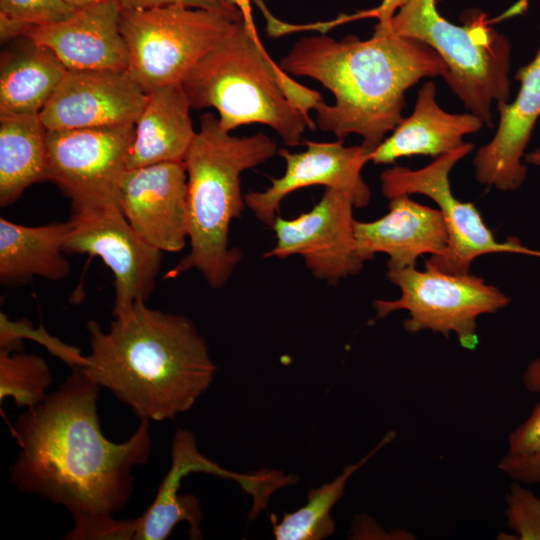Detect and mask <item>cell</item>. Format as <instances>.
Segmentation results:
<instances>
[{"label": "cell", "mask_w": 540, "mask_h": 540, "mask_svg": "<svg viewBox=\"0 0 540 540\" xmlns=\"http://www.w3.org/2000/svg\"><path fill=\"white\" fill-rule=\"evenodd\" d=\"M99 386L76 368L14 426L19 451L12 483L68 510L75 523L113 516L134 490L133 469L151 456L150 421L122 443L107 439L97 412Z\"/></svg>", "instance_id": "obj_1"}, {"label": "cell", "mask_w": 540, "mask_h": 540, "mask_svg": "<svg viewBox=\"0 0 540 540\" xmlns=\"http://www.w3.org/2000/svg\"><path fill=\"white\" fill-rule=\"evenodd\" d=\"M279 66L287 74L317 80L333 94V105L321 100L313 109L319 129L338 140L357 134L371 152L403 119L407 89L447 72L429 45L375 30L367 40L354 35L341 41L326 35L303 37Z\"/></svg>", "instance_id": "obj_2"}, {"label": "cell", "mask_w": 540, "mask_h": 540, "mask_svg": "<svg viewBox=\"0 0 540 540\" xmlns=\"http://www.w3.org/2000/svg\"><path fill=\"white\" fill-rule=\"evenodd\" d=\"M90 353L80 369L141 420L187 412L213 382L217 366L205 338L186 316L139 301L105 332L87 323Z\"/></svg>", "instance_id": "obj_3"}, {"label": "cell", "mask_w": 540, "mask_h": 540, "mask_svg": "<svg viewBox=\"0 0 540 540\" xmlns=\"http://www.w3.org/2000/svg\"><path fill=\"white\" fill-rule=\"evenodd\" d=\"M181 86L191 108L216 109L225 130L264 124L291 147L300 144L306 127L316 128L309 111L323 100L284 72L243 20L190 69Z\"/></svg>", "instance_id": "obj_4"}, {"label": "cell", "mask_w": 540, "mask_h": 540, "mask_svg": "<svg viewBox=\"0 0 540 540\" xmlns=\"http://www.w3.org/2000/svg\"><path fill=\"white\" fill-rule=\"evenodd\" d=\"M277 153V144L266 134L233 136L212 113L201 115L184 159L190 252L166 278L196 269L214 289L227 284L242 258L238 248L229 246L230 224L246 207L240 176Z\"/></svg>", "instance_id": "obj_5"}, {"label": "cell", "mask_w": 540, "mask_h": 540, "mask_svg": "<svg viewBox=\"0 0 540 540\" xmlns=\"http://www.w3.org/2000/svg\"><path fill=\"white\" fill-rule=\"evenodd\" d=\"M482 13L465 25L442 17L435 0H408L375 31L421 41L444 61L443 79L470 112L492 127L493 102H508L511 45Z\"/></svg>", "instance_id": "obj_6"}, {"label": "cell", "mask_w": 540, "mask_h": 540, "mask_svg": "<svg viewBox=\"0 0 540 540\" xmlns=\"http://www.w3.org/2000/svg\"><path fill=\"white\" fill-rule=\"evenodd\" d=\"M239 20L243 18L178 5L122 10L120 30L129 51L128 72L146 94L180 85Z\"/></svg>", "instance_id": "obj_7"}, {"label": "cell", "mask_w": 540, "mask_h": 540, "mask_svg": "<svg viewBox=\"0 0 540 540\" xmlns=\"http://www.w3.org/2000/svg\"><path fill=\"white\" fill-rule=\"evenodd\" d=\"M387 278L400 289L395 300L373 302L378 319L405 310L409 317L404 328L409 333L430 330L446 338L454 333L459 344L474 350L479 344L477 319L493 314L510 303V298L484 278L449 274L435 269L416 267L387 269Z\"/></svg>", "instance_id": "obj_8"}, {"label": "cell", "mask_w": 540, "mask_h": 540, "mask_svg": "<svg viewBox=\"0 0 540 540\" xmlns=\"http://www.w3.org/2000/svg\"><path fill=\"white\" fill-rule=\"evenodd\" d=\"M474 149L471 143L436 157L427 166L411 169L393 166L380 176L381 191L389 200L400 195L421 194L438 206L447 227L449 244L442 256H430L425 268L449 274L470 272L472 262L482 255L515 253L540 258V251L524 246L515 237L505 242L496 239L479 210L470 202L456 198L451 190L452 168Z\"/></svg>", "instance_id": "obj_9"}, {"label": "cell", "mask_w": 540, "mask_h": 540, "mask_svg": "<svg viewBox=\"0 0 540 540\" xmlns=\"http://www.w3.org/2000/svg\"><path fill=\"white\" fill-rule=\"evenodd\" d=\"M135 125L47 130L48 181L71 209L116 206Z\"/></svg>", "instance_id": "obj_10"}, {"label": "cell", "mask_w": 540, "mask_h": 540, "mask_svg": "<svg viewBox=\"0 0 540 540\" xmlns=\"http://www.w3.org/2000/svg\"><path fill=\"white\" fill-rule=\"evenodd\" d=\"M64 241L67 255L102 259L114 276L113 317L128 312L152 294L162 252L144 241L116 206L71 209Z\"/></svg>", "instance_id": "obj_11"}, {"label": "cell", "mask_w": 540, "mask_h": 540, "mask_svg": "<svg viewBox=\"0 0 540 540\" xmlns=\"http://www.w3.org/2000/svg\"><path fill=\"white\" fill-rule=\"evenodd\" d=\"M354 208L349 194L325 188L310 211L294 219L277 216L272 226L276 244L264 257L299 255L316 279L331 285L358 274L365 261L357 251Z\"/></svg>", "instance_id": "obj_12"}, {"label": "cell", "mask_w": 540, "mask_h": 540, "mask_svg": "<svg viewBox=\"0 0 540 540\" xmlns=\"http://www.w3.org/2000/svg\"><path fill=\"white\" fill-rule=\"evenodd\" d=\"M208 473L232 479L251 495L254 505L267 501L273 492V471L240 474L228 471L204 456L198 449L195 435L179 428L171 444V466L161 481L156 496L145 512L126 519L128 540H166L179 522L189 525L191 539H201L202 510L192 494H180L182 479L190 473Z\"/></svg>", "instance_id": "obj_13"}, {"label": "cell", "mask_w": 540, "mask_h": 540, "mask_svg": "<svg viewBox=\"0 0 540 540\" xmlns=\"http://www.w3.org/2000/svg\"><path fill=\"white\" fill-rule=\"evenodd\" d=\"M306 149L292 153L282 148L278 154L285 161V172L271 179V186L263 191H249L246 207L268 227L273 226L282 200L290 193L308 186L321 185L349 194L355 208L366 207L371 199L368 185L361 171L371 153L362 144L345 146L343 140L315 142L305 140Z\"/></svg>", "instance_id": "obj_14"}, {"label": "cell", "mask_w": 540, "mask_h": 540, "mask_svg": "<svg viewBox=\"0 0 540 540\" xmlns=\"http://www.w3.org/2000/svg\"><path fill=\"white\" fill-rule=\"evenodd\" d=\"M146 99L128 70H67L39 117L46 130L135 125Z\"/></svg>", "instance_id": "obj_15"}, {"label": "cell", "mask_w": 540, "mask_h": 540, "mask_svg": "<svg viewBox=\"0 0 540 540\" xmlns=\"http://www.w3.org/2000/svg\"><path fill=\"white\" fill-rule=\"evenodd\" d=\"M188 189L184 162L127 169L120 208L133 229L161 252H178L188 238Z\"/></svg>", "instance_id": "obj_16"}, {"label": "cell", "mask_w": 540, "mask_h": 540, "mask_svg": "<svg viewBox=\"0 0 540 540\" xmlns=\"http://www.w3.org/2000/svg\"><path fill=\"white\" fill-rule=\"evenodd\" d=\"M520 88L512 102H498L494 137L477 151L473 165L480 184L515 191L524 183L526 148L540 119V44L533 59L515 73Z\"/></svg>", "instance_id": "obj_17"}, {"label": "cell", "mask_w": 540, "mask_h": 540, "mask_svg": "<svg viewBox=\"0 0 540 540\" xmlns=\"http://www.w3.org/2000/svg\"><path fill=\"white\" fill-rule=\"evenodd\" d=\"M121 12L117 0H107L78 9L65 20L33 26L23 38L49 49L68 70H128Z\"/></svg>", "instance_id": "obj_18"}, {"label": "cell", "mask_w": 540, "mask_h": 540, "mask_svg": "<svg viewBox=\"0 0 540 540\" xmlns=\"http://www.w3.org/2000/svg\"><path fill=\"white\" fill-rule=\"evenodd\" d=\"M357 251L366 262L377 253L388 256V269L415 267L424 254L442 256L449 236L439 209L420 204L409 195L390 199L388 212L379 219L355 221Z\"/></svg>", "instance_id": "obj_19"}, {"label": "cell", "mask_w": 540, "mask_h": 540, "mask_svg": "<svg viewBox=\"0 0 540 540\" xmlns=\"http://www.w3.org/2000/svg\"><path fill=\"white\" fill-rule=\"evenodd\" d=\"M483 125L471 112L456 114L443 110L436 101L435 84L427 81L418 90L413 112L370 153L369 162L390 164L414 155L436 158L461 147L465 143L463 138L478 132Z\"/></svg>", "instance_id": "obj_20"}, {"label": "cell", "mask_w": 540, "mask_h": 540, "mask_svg": "<svg viewBox=\"0 0 540 540\" xmlns=\"http://www.w3.org/2000/svg\"><path fill=\"white\" fill-rule=\"evenodd\" d=\"M190 109L181 84L163 86L147 94L135 123L127 169L162 162H184L196 134Z\"/></svg>", "instance_id": "obj_21"}, {"label": "cell", "mask_w": 540, "mask_h": 540, "mask_svg": "<svg viewBox=\"0 0 540 540\" xmlns=\"http://www.w3.org/2000/svg\"><path fill=\"white\" fill-rule=\"evenodd\" d=\"M69 223L25 226L0 218V281L7 287L33 277L52 281L69 276L71 266L63 245Z\"/></svg>", "instance_id": "obj_22"}, {"label": "cell", "mask_w": 540, "mask_h": 540, "mask_svg": "<svg viewBox=\"0 0 540 540\" xmlns=\"http://www.w3.org/2000/svg\"><path fill=\"white\" fill-rule=\"evenodd\" d=\"M46 128L39 115L0 116V206L31 185L48 181Z\"/></svg>", "instance_id": "obj_23"}, {"label": "cell", "mask_w": 540, "mask_h": 540, "mask_svg": "<svg viewBox=\"0 0 540 540\" xmlns=\"http://www.w3.org/2000/svg\"><path fill=\"white\" fill-rule=\"evenodd\" d=\"M28 42L2 60L0 116L39 115L68 70L49 49Z\"/></svg>", "instance_id": "obj_24"}, {"label": "cell", "mask_w": 540, "mask_h": 540, "mask_svg": "<svg viewBox=\"0 0 540 540\" xmlns=\"http://www.w3.org/2000/svg\"><path fill=\"white\" fill-rule=\"evenodd\" d=\"M396 434L388 432L383 439L360 461L347 465L333 481L319 488H312L307 502L299 509L284 513L277 521L271 515L273 534L277 540H320L334 533L335 523L331 509L343 496L347 480L380 449L392 442Z\"/></svg>", "instance_id": "obj_25"}, {"label": "cell", "mask_w": 540, "mask_h": 540, "mask_svg": "<svg viewBox=\"0 0 540 540\" xmlns=\"http://www.w3.org/2000/svg\"><path fill=\"white\" fill-rule=\"evenodd\" d=\"M53 382L48 363L23 350H0V402L11 397L20 408H33L43 402Z\"/></svg>", "instance_id": "obj_26"}, {"label": "cell", "mask_w": 540, "mask_h": 540, "mask_svg": "<svg viewBox=\"0 0 540 540\" xmlns=\"http://www.w3.org/2000/svg\"><path fill=\"white\" fill-rule=\"evenodd\" d=\"M77 10L63 0H0V19L16 25L23 36L33 26L65 20Z\"/></svg>", "instance_id": "obj_27"}, {"label": "cell", "mask_w": 540, "mask_h": 540, "mask_svg": "<svg viewBox=\"0 0 540 540\" xmlns=\"http://www.w3.org/2000/svg\"><path fill=\"white\" fill-rule=\"evenodd\" d=\"M0 350L9 352L20 351L23 348L22 338L30 337L43 343L51 353L69 364L73 369L80 368L85 362L77 348L66 345L56 338L51 337L44 329L35 330L27 321L12 322L7 315L0 314Z\"/></svg>", "instance_id": "obj_28"}, {"label": "cell", "mask_w": 540, "mask_h": 540, "mask_svg": "<svg viewBox=\"0 0 540 540\" xmlns=\"http://www.w3.org/2000/svg\"><path fill=\"white\" fill-rule=\"evenodd\" d=\"M505 500L507 525L515 532V539L540 540V498L515 482Z\"/></svg>", "instance_id": "obj_29"}, {"label": "cell", "mask_w": 540, "mask_h": 540, "mask_svg": "<svg viewBox=\"0 0 540 540\" xmlns=\"http://www.w3.org/2000/svg\"><path fill=\"white\" fill-rule=\"evenodd\" d=\"M540 452V403L536 404L525 422L508 438V454L529 455Z\"/></svg>", "instance_id": "obj_30"}, {"label": "cell", "mask_w": 540, "mask_h": 540, "mask_svg": "<svg viewBox=\"0 0 540 540\" xmlns=\"http://www.w3.org/2000/svg\"><path fill=\"white\" fill-rule=\"evenodd\" d=\"M122 10H143L171 5L218 11L242 17L240 11L225 0H117ZM243 18V17H242Z\"/></svg>", "instance_id": "obj_31"}, {"label": "cell", "mask_w": 540, "mask_h": 540, "mask_svg": "<svg viewBox=\"0 0 540 540\" xmlns=\"http://www.w3.org/2000/svg\"><path fill=\"white\" fill-rule=\"evenodd\" d=\"M497 467L516 482L540 483V452L529 455H510L501 458Z\"/></svg>", "instance_id": "obj_32"}, {"label": "cell", "mask_w": 540, "mask_h": 540, "mask_svg": "<svg viewBox=\"0 0 540 540\" xmlns=\"http://www.w3.org/2000/svg\"><path fill=\"white\" fill-rule=\"evenodd\" d=\"M407 1L408 0H383L379 6L371 10L363 11L364 18L375 17L379 20V25H385Z\"/></svg>", "instance_id": "obj_33"}, {"label": "cell", "mask_w": 540, "mask_h": 540, "mask_svg": "<svg viewBox=\"0 0 540 540\" xmlns=\"http://www.w3.org/2000/svg\"><path fill=\"white\" fill-rule=\"evenodd\" d=\"M522 382L530 393L540 394V357L528 364L523 373Z\"/></svg>", "instance_id": "obj_34"}, {"label": "cell", "mask_w": 540, "mask_h": 540, "mask_svg": "<svg viewBox=\"0 0 540 540\" xmlns=\"http://www.w3.org/2000/svg\"><path fill=\"white\" fill-rule=\"evenodd\" d=\"M231 5L235 6L241 13L243 21L248 27L249 31L256 37H259L256 26L253 19L251 0H225Z\"/></svg>", "instance_id": "obj_35"}, {"label": "cell", "mask_w": 540, "mask_h": 540, "mask_svg": "<svg viewBox=\"0 0 540 540\" xmlns=\"http://www.w3.org/2000/svg\"><path fill=\"white\" fill-rule=\"evenodd\" d=\"M524 162L540 169V146L526 153Z\"/></svg>", "instance_id": "obj_36"}, {"label": "cell", "mask_w": 540, "mask_h": 540, "mask_svg": "<svg viewBox=\"0 0 540 540\" xmlns=\"http://www.w3.org/2000/svg\"><path fill=\"white\" fill-rule=\"evenodd\" d=\"M63 1L78 9H81V8L89 7L92 5H96L98 3H101L107 0H63Z\"/></svg>", "instance_id": "obj_37"}]
</instances>
